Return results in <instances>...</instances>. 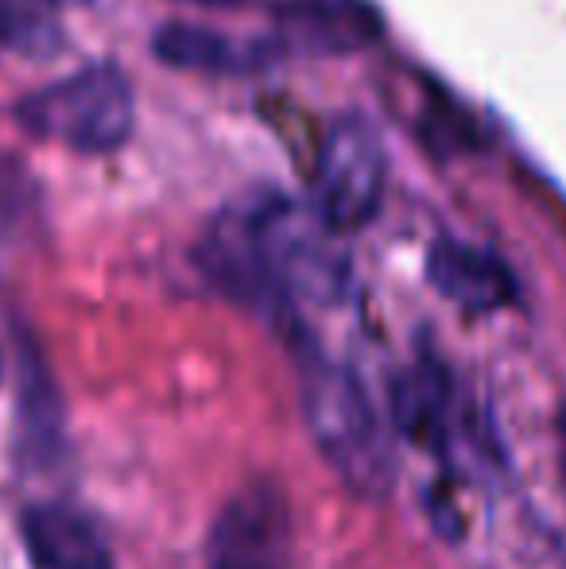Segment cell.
Returning <instances> with one entry per match:
<instances>
[{
  "instance_id": "obj_1",
  "label": "cell",
  "mask_w": 566,
  "mask_h": 569,
  "mask_svg": "<svg viewBox=\"0 0 566 569\" xmlns=\"http://www.w3.org/2000/svg\"><path fill=\"white\" fill-rule=\"evenodd\" d=\"M206 276L252 307H287L291 299L330 302L346 287L338 232L310 202L272 190L234 202L198 248Z\"/></svg>"
},
{
  "instance_id": "obj_2",
  "label": "cell",
  "mask_w": 566,
  "mask_h": 569,
  "mask_svg": "<svg viewBox=\"0 0 566 569\" xmlns=\"http://www.w3.org/2000/svg\"><path fill=\"white\" fill-rule=\"evenodd\" d=\"M299 399L310 438L341 485L365 500H380L393 488V442L361 376L334 360H310Z\"/></svg>"
},
{
  "instance_id": "obj_3",
  "label": "cell",
  "mask_w": 566,
  "mask_h": 569,
  "mask_svg": "<svg viewBox=\"0 0 566 569\" xmlns=\"http://www.w3.org/2000/svg\"><path fill=\"white\" fill-rule=\"evenodd\" d=\"M16 120L39 140L82 156H109L125 148L137 128V98L121 67L93 62L31 90L16 106Z\"/></svg>"
},
{
  "instance_id": "obj_4",
  "label": "cell",
  "mask_w": 566,
  "mask_h": 569,
  "mask_svg": "<svg viewBox=\"0 0 566 569\" xmlns=\"http://www.w3.org/2000/svg\"><path fill=\"white\" fill-rule=\"evenodd\" d=\"M385 143L365 120L346 117L322 136L310 179V210L338 237L365 229L385 202Z\"/></svg>"
},
{
  "instance_id": "obj_5",
  "label": "cell",
  "mask_w": 566,
  "mask_h": 569,
  "mask_svg": "<svg viewBox=\"0 0 566 569\" xmlns=\"http://www.w3.org/2000/svg\"><path fill=\"white\" fill-rule=\"evenodd\" d=\"M291 508L272 480H252L214 519L202 569H287Z\"/></svg>"
},
{
  "instance_id": "obj_6",
  "label": "cell",
  "mask_w": 566,
  "mask_h": 569,
  "mask_svg": "<svg viewBox=\"0 0 566 569\" xmlns=\"http://www.w3.org/2000/svg\"><path fill=\"white\" fill-rule=\"evenodd\" d=\"M427 283L466 315H493L516 299V279L500 256L458 237H438L427 248Z\"/></svg>"
},
{
  "instance_id": "obj_7",
  "label": "cell",
  "mask_w": 566,
  "mask_h": 569,
  "mask_svg": "<svg viewBox=\"0 0 566 569\" xmlns=\"http://www.w3.org/2000/svg\"><path fill=\"white\" fill-rule=\"evenodd\" d=\"M20 535L36 569H113L106 535L70 503L43 500L23 508Z\"/></svg>"
},
{
  "instance_id": "obj_8",
  "label": "cell",
  "mask_w": 566,
  "mask_h": 569,
  "mask_svg": "<svg viewBox=\"0 0 566 569\" xmlns=\"http://www.w3.org/2000/svg\"><path fill=\"white\" fill-rule=\"evenodd\" d=\"M151 51L175 70L249 74V70H265L280 54V43L276 39L226 36V31L198 28V23H163L151 39Z\"/></svg>"
},
{
  "instance_id": "obj_9",
  "label": "cell",
  "mask_w": 566,
  "mask_h": 569,
  "mask_svg": "<svg viewBox=\"0 0 566 569\" xmlns=\"http://www.w3.org/2000/svg\"><path fill=\"white\" fill-rule=\"evenodd\" d=\"M284 36L307 51L346 54L380 36V16L369 0H280Z\"/></svg>"
},
{
  "instance_id": "obj_10",
  "label": "cell",
  "mask_w": 566,
  "mask_h": 569,
  "mask_svg": "<svg viewBox=\"0 0 566 569\" xmlns=\"http://www.w3.org/2000/svg\"><path fill=\"white\" fill-rule=\"evenodd\" d=\"M393 422L404 438L443 450L450 438V376L435 360H416L393 380Z\"/></svg>"
},
{
  "instance_id": "obj_11",
  "label": "cell",
  "mask_w": 566,
  "mask_h": 569,
  "mask_svg": "<svg viewBox=\"0 0 566 569\" xmlns=\"http://www.w3.org/2000/svg\"><path fill=\"white\" fill-rule=\"evenodd\" d=\"M20 453L31 465H51L62 453V399L43 357L20 345V391H16Z\"/></svg>"
},
{
  "instance_id": "obj_12",
  "label": "cell",
  "mask_w": 566,
  "mask_h": 569,
  "mask_svg": "<svg viewBox=\"0 0 566 569\" xmlns=\"http://www.w3.org/2000/svg\"><path fill=\"white\" fill-rule=\"evenodd\" d=\"M62 0H0V51L51 59L62 51Z\"/></svg>"
},
{
  "instance_id": "obj_13",
  "label": "cell",
  "mask_w": 566,
  "mask_h": 569,
  "mask_svg": "<svg viewBox=\"0 0 566 569\" xmlns=\"http://www.w3.org/2000/svg\"><path fill=\"white\" fill-rule=\"evenodd\" d=\"M39 218V187L23 163L0 151V237H16Z\"/></svg>"
},
{
  "instance_id": "obj_14",
  "label": "cell",
  "mask_w": 566,
  "mask_h": 569,
  "mask_svg": "<svg viewBox=\"0 0 566 569\" xmlns=\"http://www.w3.org/2000/svg\"><path fill=\"white\" fill-rule=\"evenodd\" d=\"M559 472H563V488H566V407L559 411Z\"/></svg>"
}]
</instances>
